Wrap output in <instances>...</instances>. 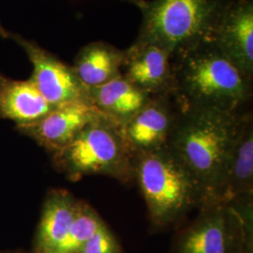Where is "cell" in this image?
I'll list each match as a JSON object with an SVG mask.
<instances>
[{"instance_id":"14","label":"cell","mask_w":253,"mask_h":253,"mask_svg":"<svg viewBox=\"0 0 253 253\" xmlns=\"http://www.w3.org/2000/svg\"><path fill=\"white\" fill-rule=\"evenodd\" d=\"M54 107L30 79L13 80L0 73V119L25 126L43 118Z\"/></svg>"},{"instance_id":"15","label":"cell","mask_w":253,"mask_h":253,"mask_svg":"<svg viewBox=\"0 0 253 253\" xmlns=\"http://www.w3.org/2000/svg\"><path fill=\"white\" fill-rule=\"evenodd\" d=\"M92 104L100 113L124 126L143 108L150 96L140 90L122 75L99 86L88 88Z\"/></svg>"},{"instance_id":"11","label":"cell","mask_w":253,"mask_h":253,"mask_svg":"<svg viewBox=\"0 0 253 253\" xmlns=\"http://www.w3.org/2000/svg\"><path fill=\"white\" fill-rule=\"evenodd\" d=\"M100 115L89 100H77L54 106L40 120L16 129L52 154L70 144Z\"/></svg>"},{"instance_id":"13","label":"cell","mask_w":253,"mask_h":253,"mask_svg":"<svg viewBox=\"0 0 253 253\" xmlns=\"http://www.w3.org/2000/svg\"><path fill=\"white\" fill-rule=\"evenodd\" d=\"M80 203L69 190L54 189L47 193L31 253H63Z\"/></svg>"},{"instance_id":"19","label":"cell","mask_w":253,"mask_h":253,"mask_svg":"<svg viewBox=\"0 0 253 253\" xmlns=\"http://www.w3.org/2000/svg\"><path fill=\"white\" fill-rule=\"evenodd\" d=\"M0 36L3 38H9V31H8L5 27H2V25L0 24Z\"/></svg>"},{"instance_id":"7","label":"cell","mask_w":253,"mask_h":253,"mask_svg":"<svg viewBox=\"0 0 253 253\" xmlns=\"http://www.w3.org/2000/svg\"><path fill=\"white\" fill-rule=\"evenodd\" d=\"M9 39H12L25 50L33 66L29 79L48 103L57 106L77 100L91 101L88 87L79 80L72 66L33 41L11 32Z\"/></svg>"},{"instance_id":"16","label":"cell","mask_w":253,"mask_h":253,"mask_svg":"<svg viewBox=\"0 0 253 253\" xmlns=\"http://www.w3.org/2000/svg\"><path fill=\"white\" fill-rule=\"evenodd\" d=\"M124 50L105 42H93L82 47L74 58L73 71L88 88L121 76Z\"/></svg>"},{"instance_id":"8","label":"cell","mask_w":253,"mask_h":253,"mask_svg":"<svg viewBox=\"0 0 253 253\" xmlns=\"http://www.w3.org/2000/svg\"><path fill=\"white\" fill-rule=\"evenodd\" d=\"M180 114L172 94L150 97L135 116L121 126L127 149L135 158L167 147Z\"/></svg>"},{"instance_id":"5","label":"cell","mask_w":253,"mask_h":253,"mask_svg":"<svg viewBox=\"0 0 253 253\" xmlns=\"http://www.w3.org/2000/svg\"><path fill=\"white\" fill-rule=\"evenodd\" d=\"M229 0H145L137 41L175 54L208 41Z\"/></svg>"},{"instance_id":"20","label":"cell","mask_w":253,"mask_h":253,"mask_svg":"<svg viewBox=\"0 0 253 253\" xmlns=\"http://www.w3.org/2000/svg\"><path fill=\"white\" fill-rule=\"evenodd\" d=\"M0 253H28L27 252H24L22 250H9V251H3L0 252Z\"/></svg>"},{"instance_id":"4","label":"cell","mask_w":253,"mask_h":253,"mask_svg":"<svg viewBox=\"0 0 253 253\" xmlns=\"http://www.w3.org/2000/svg\"><path fill=\"white\" fill-rule=\"evenodd\" d=\"M51 155L55 169L72 182L87 175H104L121 183L134 181V158L121 126L102 114Z\"/></svg>"},{"instance_id":"3","label":"cell","mask_w":253,"mask_h":253,"mask_svg":"<svg viewBox=\"0 0 253 253\" xmlns=\"http://www.w3.org/2000/svg\"><path fill=\"white\" fill-rule=\"evenodd\" d=\"M133 166L134 181L155 228L176 225L191 210L205 205L199 185L167 147L137 156Z\"/></svg>"},{"instance_id":"2","label":"cell","mask_w":253,"mask_h":253,"mask_svg":"<svg viewBox=\"0 0 253 253\" xmlns=\"http://www.w3.org/2000/svg\"><path fill=\"white\" fill-rule=\"evenodd\" d=\"M241 118L239 112L180 108L167 148L199 185L204 206L213 201Z\"/></svg>"},{"instance_id":"6","label":"cell","mask_w":253,"mask_h":253,"mask_svg":"<svg viewBox=\"0 0 253 253\" xmlns=\"http://www.w3.org/2000/svg\"><path fill=\"white\" fill-rule=\"evenodd\" d=\"M170 253H253V196L202 207L173 235Z\"/></svg>"},{"instance_id":"12","label":"cell","mask_w":253,"mask_h":253,"mask_svg":"<svg viewBox=\"0 0 253 253\" xmlns=\"http://www.w3.org/2000/svg\"><path fill=\"white\" fill-rule=\"evenodd\" d=\"M249 196H253V116L247 114L242 115L227 154L212 203Z\"/></svg>"},{"instance_id":"1","label":"cell","mask_w":253,"mask_h":253,"mask_svg":"<svg viewBox=\"0 0 253 253\" xmlns=\"http://www.w3.org/2000/svg\"><path fill=\"white\" fill-rule=\"evenodd\" d=\"M172 95L180 108L238 112L252 98L253 79L210 41L173 56Z\"/></svg>"},{"instance_id":"9","label":"cell","mask_w":253,"mask_h":253,"mask_svg":"<svg viewBox=\"0 0 253 253\" xmlns=\"http://www.w3.org/2000/svg\"><path fill=\"white\" fill-rule=\"evenodd\" d=\"M253 78V0H229L209 40Z\"/></svg>"},{"instance_id":"17","label":"cell","mask_w":253,"mask_h":253,"mask_svg":"<svg viewBox=\"0 0 253 253\" xmlns=\"http://www.w3.org/2000/svg\"><path fill=\"white\" fill-rule=\"evenodd\" d=\"M78 253H123V249L118 237L103 221Z\"/></svg>"},{"instance_id":"18","label":"cell","mask_w":253,"mask_h":253,"mask_svg":"<svg viewBox=\"0 0 253 253\" xmlns=\"http://www.w3.org/2000/svg\"><path fill=\"white\" fill-rule=\"evenodd\" d=\"M124 1H126L128 3H131V4L135 5L136 7L139 8V9H141L145 3V0H124Z\"/></svg>"},{"instance_id":"10","label":"cell","mask_w":253,"mask_h":253,"mask_svg":"<svg viewBox=\"0 0 253 253\" xmlns=\"http://www.w3.org/2000/svg\"><path fill=\"white\" fill-rule=\"evenodd\" d=\"M121 75L150 97L172 94L173 55L161 46L135 40L124 50Z\"/></svg>"}]
</instances>
